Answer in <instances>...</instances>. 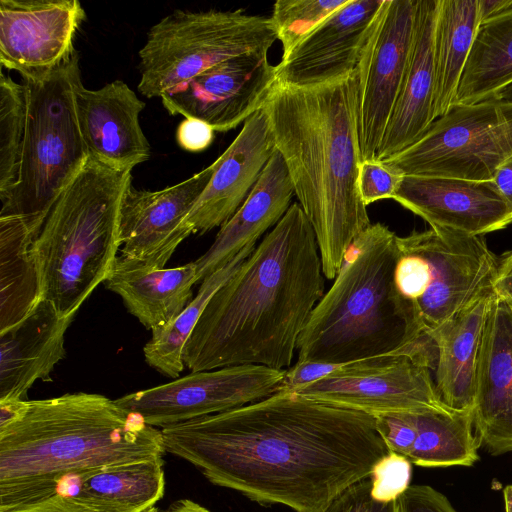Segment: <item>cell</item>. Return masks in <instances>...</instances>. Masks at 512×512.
<instances>
[{"mask_svg":"<svg viewBox=\"0 0 512 512\" xmlns=\"http://www.w3.org/2000/svg\"><path fill=\"white\" fill-rule=\"evenodd\" d=\"M393 200L431 228L483 236L512 223V210L492 181L404 176Z\"/></svg>","mask_w":512,"mask_h":512,"instance_id":"cell-21","label":"cell"},{"mask_svg":"<svg viewBox=\"0 0 512 512\" xmlns=\"http://www.w3.org/2000/svg\"><path fill=\"white\" fill-rule=\"evenodd\" d=\"M277 83L276 66L267 54H243L206 69L160 98L170 115L227 132L261 110Z\"/></svg>","mask_w":512,"mask_h":512,"instance_id":"cell-14","label":"cell"},{"mask_svg":"<svg viewBox=\"0 0 512 512\" xmlns=\"http://www.w3.org/2000/svg\"><path fill=\"white\" fill-rule=\"evenodd\" d=\"M86 13L77 0H1L0 64L24 82L48 77L73 53Z\"/></svg>","mask_w":512,"mask_h":512,"instance_id":"cell-15","label":"cell"},{"mask_svg":"<svg viewBox=\"0 0 512 512\" xmlns=\"http://www.w3.org/2000/svg\"><path fill=\"white\" fill-rule=\"evenodd\" d=\"M294 195L288 170L276 150L244 203L221 226L210 248L194 261L198 281L226 266L246 247L255 246L282 219Z\"/></svg>","mask_w":512,"mask_h":512,"instance_id":"cell-24","label":"cell"},{"mask_svg":"<svg viewBox=\"0 0 512 512\" xmlns=\"http://www.w3.org/2000/svg\"><path fill=\"white\" fill-rule=\"evenodd\" d=\"M512 157V100L454 104L414 144L384 160L404 176L492 181Z\"/></svg>","mask_w":512,"mask_h":512,"instance_id":"cell-10","label":"cell"},{"mask_svg":"<svg viewBox=\"0 0 512 512\" xmlns=\"http://www.w3.org/2000/svg\"><path fill=\"white\" fill-rule=\"evenodd\" d=\"M396 242L394 285L411 344L494 292L498 260L483 236L433 227Z\"/></svg>","mask_w":512,"mask_h":512,"instance_id":"cell-8","label":"cell"},{"mask_svg":"<svg viewBox=\"0 0 512 512\" xmlns=\"http://www.w3.org/2000/svg\"><path fill=\"white\" fill-rule=\"evenodd\" d=\"M341 365L317 361H297L286 369L279 390L294 391L335 372Z\"/></svg>","mask_w":512,"mask_h":512,"instance_id":"cell-40","label":"cell"},{"mask_svg":"<svg viewBox=\"0 0 512 512\" xmlns=\"http://www.w3.org/2000/svg\"><path fill=\"white\" fill-rule=\"evenodd\" d=\"M131 171L89 159L60 195L32 244L40 296L74 316L108 278L121 245L120 207Z\"/></svg>","mask_w":512,"mask_h":512,"instance_id":"cell-6","label":"cell"},{"mask_svg":"<svg viewBox=\"0 0 512 512\" xmlns=\"http://www.w3.org/2000/svg\"><path fill=\"white\" fill-rule=\"evenodd\" d=\"M324 277L315 232L294 202L211 297L185 344V367L288 369Z\"/></svg>","mask_w":512,"mask_h":512,"instance_id":"cell-2","label":"cell"},{"mask_svg":"<svg viewBox=\"0 0 512 512\" xmlns=\"http://www.w3.org/2000/svg\"><path fill=\"white\" fill-rule=\"evenodd\" d=\"M416 436L407 459L422 467L472 466L480 445L472 411L449 408L412 412Z\"/></svg>","mask_w":512,"mask_h":512,"instance_id":"cell-31","label":"cell"},{"mask_svg":"<svg viewBox=\"0 0 512 512\" xmlns=\"http://www.w3.org/2000/svg\"><path fill=\"white\" fill-rule=\"evenodd\" d=\"M263 109L315 232L324 276L334 280L349 247L371 224L357 187L363 158L356 70L311 86L277 83Z\"/></svg>","mask_w":512,"mask_h":512,"instance_id":"cell-3","label":"cell"},{"mask_svg":"<svg viewBox=\"0 0 512 512\" xmlns=\"http://www.w3.org/2000/svg\"><path fill=\"white\" fill-rule=\"evenodd\" d=\"M498 99L512 100V83L505 87L498 95Z\"/></svg>","mask_w":512,"mask_h":512,"instance_id":"cell-48","label":"cell"},{"mask_svg":"<svg viewBox=\"0 0 512 512\" xmlns=\"http://www.w3.org/2000/svg\"><path fill=\"white\" fill-rule=\"evenodd\" d=\"M146 512H212L201 504L191 499H179L173 502L167 509L152 507Z\"/></svg>","mask_w":512,"mask_h":512,"instance_id":"cell-46","label":"cell"},{"mask_svg":"<svg viewBox=\"0 0 512 512\" xmlns=\"http://www.w3.org/2000/svg\"><path fill=\"white\" fill-rule=\"evenodd\" d=\"M270 18L232 11L174 10L153 25L139 51V92L160 97L206 69L243 54H268Z\"/></svg>","mask_w":512,"mask_h":512,"instance_id":"cell-9","label":"cell"},{"mask_svg":"<svg viewBox=\"0 0 512 512\" xmlns=\"http://www.w3.org/2000/svg\"><path fill=\"white\" fill-rule=\"evenodd\" d=\"M81 81L76 50L45 79L23 81L27 119L19 172L1 202L0 216L22 218L35 239L53 205L89 160L75 106Z\"/></svg>","mask_w":512,"mask_h":512,"instance_id":"cell-7","label":"cell"},{"mask_svg":"<svg viewBox=\"0 0 512 512\" xmlns=\"http://www.w3.org/2000/svg\"><path fill=\"white\" fill-rule=\"evenodd\" d=\"M34 240L22 218L0 216V332L26 318L41 299Z\"/></svg>","mask_w":512,"mask_h":512,"instance_id":"cell-29","label":"cell"},{"mask_svg":"<svg viewBox=\"0 0 512 512\" xmlns=\"http://www.w3.org/2000/svg\"><path fill=\"white\" fill-rule=\"evenodd\" d=\"M493 288L495 295L512 308V251L498 260Z\"/></svg>","mask_w":512,"mask_h":512,"instance_id":"cell-43","label":"cell"},{"mask_svg":"<svg viewBox=\"0 0 512 512\" xmlns=\"http://www.w3.org/2000/svg\"><path fill=\"white\" fill-rule=\"evenodd\" d=\"M214 132L213 128L203 121L184 118L178 125L176 140L178 145L188 152H201L212 144Z\"/></svg>","mask_w":512,"mask_h":512,"instance_id":"cell-41","label":"cell"},{"mask_svg":"<svg viewBox=\"0 0 512 512\" xmlns=\"http://www.w3.org/2000/svg\"><path fill=\"white\" fill-rule=\"evenodd\" d=\"M383 0H350L318 23L276 66L277 81L322 84L354 72Z\"/></svg>","mask_w":512,"mask_h":512,"instance_id":"cell-17","label":"cell"},{"mask_svg":"<svg viewBox=\"0 0 512 512\" xmlns=\"http://www.w3.org/2000/svg\"><path fill=\"white\" fill-rule=\"evenodd\" d=\"M505 511L512 512V485H507L503 490Z\"/></svg>","mask_w":512,"mask_h":512,"instance_id":"cell-47","label":"cell"},{"mask_svg":"<svg viewBox=\"0 0 512 512\" xmlns=\"http://www.w3.org/2000/svg\"><path fill=\"white\" fill-rule=\"evenodd\" d=\"M439 0H417L412 51L398 99L375 159L384 161L418 141L435 121L434 36Z\"/></svg>","mask_w":512,"mask_h":512,"instance_id":"cell-23","label":"cell"},{"mask_svg":"<svg viewBox=\"0 0 512 512\" xmlns=\"http://www.w3.org/2000/svg\"><path fill=\"white\" fill-rule=\"evenodd\" d=\"M14 512H93L74 500L56 493L55 495L39 501Z\"/></svg>","mask_w":512,"mask_h":512,"instance_id":"cell-42","label":"cell"},{"mask_svg":"<svg viewBox=\"0 0 512 512\" xmlns=\"http://www.w3.org/2000/svg\"><path fill=\"white\" fill-rule=\"evenodd\" d=\"M417 0H383L357 68L358 132L363 160L375 159L407 71Z\"/></svg>","mask_w":512,"mask_h":512,"instance_id":"cell-13","label":"cell"},{"mask_svg":"<svg viewBox=\"0 0 512 512\" xmlns=\"http://www.w3.org/2000/svg\"><path fill=\"white\" fill-rule=\"evenodd\" d=\"M27 87L1 68L0 77V200L14 187L26 130Z\"/></svg>","mask_w":512,"mask_h":512,"instance_id":"cell-33","label":"cell"},{"mask_svg":"<svg viewBox=\"0 0 512 512\" xmlns=\"http://www.w3.org/2000/svg\"><path fill=\"white\" fill-rule=\"evenodd\" d=\"M74 316H61L40 299L26 318L0 332V402L27 400L37 381H50L65 355V333Z\"/></svg>","mask_w":512,"mask_h":512,"instance_id":"cell-22","label":"cell"},{"mask_svg":"<svg viewBox=\"0 0 512 512\" xmlns=\"http://www.w3.org/2000/svg\"><path fill=\"white\" fill-rule=\"evenodd\" d=\"M396 239L378 222L354 240L300 335L297 361L343 364L411 344L394 285Z\"/></svg>","mask_w":512,"mask_h":512,"instance_id":"cell-5","label":"cell"},{"mask_svg":"<svg viewBox=\"0 0 512 512\" xmlns=\"http://www.w3.org/2000/svg\"><path fill=\"white\" fill-rule=\"evenodd\" d=\"M481 23L512 7V0H478ZM480 23V24H481Z\"/></svg>","mask_w":512,"mask_h":512,"instance_id":"cell-45","label":"cell"},{"mask_svg":"<svg viewBox=\"0 0 512 512\" xmlns=\"http://www.w3.org/2000/svg\"><path fill=\"white\" fill-rule=\"evenodd\" d=\"M512 83V7L480 24L455 104H475Z\"/></svg>","mask_w":512,"mask_h":512,"instance_id":"cell-30","label":"cell"},{"mask_svg":"<svg viewBox=\"0 0 512 512\" xmlns=\"http://www.w3.org/2000/svg\"><path fill=\"white\" fill-rule=\"evenodd\" d=\"M433 350L422 338L400 351L343 363L292 392L372 416L447 408L433 379Z\"/></svg>","mask_w":512,"mask_h":512,"instance_id":"cell-11","label":"cell"},{"mask_svg":"<svg viewBox=\"0 0 512 512\" xmlns=\"http://www.w3.org/2000/svg\"><path fill=\"white\" fill-rule=\"evenodd\" d=\"M371 489L370 478L362 479L340 493L324 512H399L397 500H377Z\"/></svg>","mask_w":512,"mask_h":512,"instance_id":"cell-37","label":"cell"},{"mask_svg":"<svg viewBox=\"0 0 512 512\" xmlns=\"http://www.w3.org/2000/svg\"><path fill=\"white\" fill-rule=\"evenodd\" d=\"M164 453L160 429L100 394L0 402V512L55 495L67 477Z\"/></svg>","mask_w":512,"mask_h":512,"instance_id":"cell-4","label":"cell"},{"mask_svg":"<svg viewBox=\"0 0 512 512\" xmlns=\"http://www.w3.org/2000/svg\"><path fill=\"white\" fill-rule=\"evenodd\" d=\"M255 246L243 249L230 263L204 280L196 296L168 325L152 332L143 353L147 364L161 374L176 379L185 365L183 351L206 305L216 291L240 268Z\"/></svg>","mask_w":512,"mask_h":512,"instance_id":"cell-32","label":"cell"},{"mask_svg":"<svg viewBox=\"0 0 512 512\" xmlns=\"http://www.w3.org/2000/svg\"><path fill=\"white\" fill-rule=\"evenodd\" d=\"M495 292L484 295L432 331L433 379L444 406L472 411L483 328Z\"/></svg>","mask_w":512,"mask_h":512,"instance_id":"cell-25","label":"cell"},{"mask_svg":"<svg viewBox=\"0 0 512 512\" xmlns=\"http://www.w3.org/2000/svg\"><path fill=\"white\" fill-rule=\"evenodd\" d=\"M404 175L391 164L377 159L359 164L357 187L365 206L380 200L393 199Z\"/></svg>","mask_w":512,"mask_h":512,"instance_id":"cell-35","label":"cell"},{"mask_svg":"<svg viewBox=\"0 0 512 512\" xmlns=\"http://www.w3.org/2000/svg\"><path fill=\"white\" fill-rule=\"evenodd\" d=\"M197 281L195 262L157 268L121 254L104 283L142 325L154 332L171 323L190 303Z\"/></svg>","mask_w":512,"mask_h":512,"instance_id":"cell-26","label":"cell"},{"mask_svg":"<svg viewBox=\"0 0 512 512\" xmlns=\"http://www.w3.org/2000/svg\"><path fill=\"white\" fill-rule=\"evenodd\" d=\"M492 183L512 210V157L497 170Z\"/></svg>","mask_w":512,"mask_h":512,"instance_id":"cell-44","label":"cell"},{"mask_svg":"<svg viewBox=\"0 0 512 512\" xmlns=\"http://www.w3.org/2000/svg\"><path fill=\"white\" fill-rule=\"evenodd\" d=\"M350 0H278L270 20L281 42L282 56L318 23Z\"/></svg>","mask_w":512,"mask_h":512,"instance_id":"cell-34","label":"cell"},{"mask_svg":"<svg viewBox=\"0 0 512 512\" xmlns=\"http://www.w3.org/2000/svg\"><path fill=\"white\" fill-rule=\"evenodd\" d=\"M472 416L491 454L512 452V308L496 295L480 343Z\"/></svg>","mask_w":512,"mask_h":512,"instance_id":"cell-20","label":"cell"},{"mask_svg":"<svg viewBox=\"0 0 512 512\" xmlns=\"http://www.w3.org/2000/svg\"><path fill=\"white\" fill-rule=\"evenodd\" d=\"M164 490L161 457L67 477L57 493L93 512H146L162 499Z\"/></svg>","mask_w":512,"mask_h":512,"instance_id":"cell-27","label":"cell"},{"mask_svg":"<svg viewBox=\"0 0 512 512\" xmlns=\"http://www.w3.org/2000/svg\"><path fill=\"white\" fill-rule=\"evenodd\" d=\"M276 152L265 110L254 113L228 148L212 163L213 174L183 222L190 233L223 226L244 203Z\"/></svg>","mask_w":512,"mask_h":512,"instance_id":"cell-18","label":"cell"},{"mask_svg":"<svg viewBox=\"0 0 512 512\" xmlns=\"http://www.w3.org/2000/svg\"><path fill=\"white\" fill-rule=\"evenodd\" d=\"M397 502L399 512H457L446 496L427 485H410Z\"/></svg>","mask_w":512,"mask_h":512,"instance_id":"cell-39","label":"cell"},{"mask_svg":"<svg viewBox=\"0 0 512 512\" xmlns=\"http://www.w3.org/2000/svg\"><path fill=\"white\" fill-rule=\"evenodd\" d=\"M75 106L89 159L131 171L150 158V145L139 123L145 102L125 82L115 80L89 90L81 81L75 89Z\"/></svg>","mask_w":512,"mask_h":512,"instance_id":"cell-19","label":"cell"},{"mask_svg":"<svg viewBox=\"0 0 512 512\" xmlns=\"http://www.w3.org/2000/svg\"><path fill=\"white\" fill-rule=\"evenodd\" d=\"M161 432L212 484L295 512H324L390 453L374 416L286 390Z\"/></svg>","mask_w":512,"mask_h":512,"instance_id":"cell-1","label":"cell"},{"mask_svg":"<svg viewBox=\"0 0 512 512\" xmlns=\"http://www.w3.org/2000/svg\"><path fill=\"white\" fill-rule=\"evenodd\" d=\"M213 170L211 164L158 191L139 190L130 184L120 207L121 254L164 268L178 245L190 235L183 222L209 183Z\"/></svg>","mask_w":512,"mask_h":512,"instance_id":"cell-16","label":"cell"},{"mask_svg":"<svg viewBox=\"0 0 512 512\" xmlns=\"http://www.w3.org/2000/svg\"><path fill=\"white\" fill-rule=\"evenodd\" d=\"M480 23L478 0H439L434 36L435 120L456 102Z\"/></svg>","mask_w":512,"mask_h":512,"instance_id":"cell-28","label":"cell"},{"mask_svg":"<svg viewBox=\"0 0 512 512\" xmlns=\"http://www.w3.org/2000/svg\"><path fill=\"white\" fill-rule=\"evenodd\" d=\"M411 464L406 457L393 452L381 459L369 477L372 496L381 501L397 500L410 486Z\"/></svg>","mask_w":512,"mask_h":512,"instance_id":"cell-36","label":"cell"},{"mask_svg":"<svg viewBox=\"0 0 512 512\" xmlns=\"http://www.w3.org/2000/svg\"><path fill=\"white\" fill-rule=\"evenodd\" d=\"M286 370L236 365L192 372L172 382L116 399L153 427H167L264 399L277 392Z\"/></svg>","mask_w":512,"mask_h":512,"instance_id":"cell-12","label":"cell"},{"mask_svg":"<svg viewBox=\"0 0 512 512\" xmlns=\"http://www.w3.org/2000/svg\"><path fill=\"white\" fill-rule=\"evenodd\" d=\"M412 412H394L374 416L376 429L389 451L406 458L416 436Z\"/></svg>","mask_w":512,"mask_h":512,"instance_id":"cell-38","label":"cell"}]
</instances>
